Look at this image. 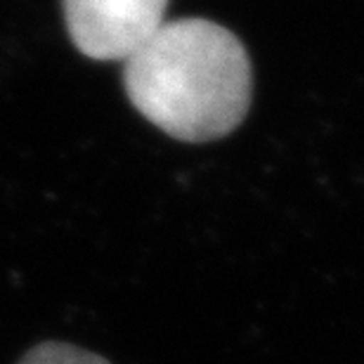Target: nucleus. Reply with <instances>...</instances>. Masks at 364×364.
I'll return each mask as SVG.
<instances>
[{
    "mask_svg": "<svg viewBox=\"0 0 364 364\" xmlns=\"http://www.w3.org/2000/svg\"><path fill=\"white\" fill-rule=\"evenodd\" d=\"M62 7L78 53L116 62L161 24L168 0H62Z\"/></svg>",
    "mask_w": 364,
    "mask_h": 364,
    "instance_id": "f03ea898",
    "label": "nucleus"
},
{
    "mask_svg": "<svg viewBox=\"0 0 364 364\" xmlns=\"http://www.w3.org/2000/svg\"><path fill=\"white\" fill-rule=\"evenodd\" d=\"M123 88L137 112L182 142H210L246 119L251 60L230 28L210 19L161 21L123 57Z\"/></svg>",
    "mask_w": 364,
    "mask_h": 364,
    "instance_id": "f257e3e1",
    "label": "nucleus"
},
{
    "mask_svg": "<svg viewBox=\"0 0 364 364\" xmlns=\"http://www.w3.org/2000/svg\"><path fill=\"white\" fill-rule=\"evenodd\" d=\"M17 364H112L102 355H95L85 348L62 343V341H46L28 350Z\"/></svg>",
    "mask_w": 364,
    "mask_h": 364,
    "instance_id": "7ed1b4c3",
    "label": "nucleus"
}]
</instances>
